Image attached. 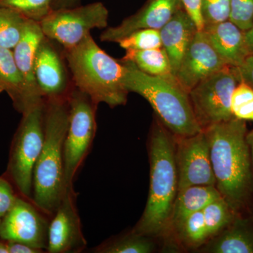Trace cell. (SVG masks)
Here are the masks:
<instances>
[{
	"label": "cell",
	"mask_w": 253,
	"mask_h": 253,
	"mask_svg": "<svg viewBox=\"0 0 253 253\" xmlns=\"http://www.w3.org/2000/svg\"><path fill=\"white\" fill-rule=\"evenodd\" d=\"M210 147L216 188L236 214L253 191V172L246 121L231 118L204 129Z\"/></svg>",
	"instance_id": "6da1fadb"
},
{
	"label": "cell",
	"mask_w": 253,
	"mask_h": 253,
	"mask_svg": "<svg viewBox=\"0 0 253 253\" xmlns=\"http://www.w3.org/2000/svg\"><path fill=\"white\" fill-rule=\"evenodd\" d=\"M68 99L44 100V139L33 172L32 202L47 215L56 212L68 192L63 147L69 123Z\"/></svg>",
	"instance_id": "7a4b0ae2"
},
{
	"label": "cell",
	"mask_w": 253,
	"mask_h": 253,
	"mask_svg": "<svg viewBox=\"0 0 253 253\" xmlns=\"http://www.w3.org/2000/svg\"><path fill=\"white\" fill-rule=\"evenodd\" d=\"M150 186L144 212L134 232L151 236L169 227L178 192L174 136L162 123H155L149 143Z\"/></svg>",
	"instance_id": "3957f363"
},
{
	"label": "cell",
	"mask_w": 253,
	"mask_h": 253,
	"mask_svg": "<svg viewBox=\"0 0 253 253\" xmlns=\"http://www.w3.org/2000/svg\"><path fill=\"white\" fill-rule=\"evenodd\" d=\"M64 56L73 84L94 104L104 103L114 108L126 104L129 91L123 81L124 63L101 49L91 34L64 50Z\"/></svg>",
	"instance_id": "277c9868"
},
{
	"label": "cell",
	"mask_w": 253,
	"mask_h": 253,
	"mask_svg": "<svg viewBox=\"0 0 253 253\" xmlns=\"http://www.w3.org/2000/svg\"><path fill=\"white\" fill-rule=\"evenodd\" d=\"M121 61L125 66L123 81L126 89L144 97L154 110L158 121L173 135L192 136L204 130L195 116L189 93L174 76H150L131 61Z\"/></svg>",
	"instance_id": "5b68a950"
},
{
	"label": "cell",
	"mask_w": 253,
	"mask_h": 253,
	"mask_svg": "<svg viewBox=\"0 0 253 253\" xmlns=\"http://www.w3.org/2000/svg\"><path fill=\"white\" fill-rule=\"evenodd\" d=\"M44 103L22 114L11 142L6 179L18 194L32 201L33 172L44 144Z\"/></svg>",
	"instance_id": "8992f818"
},
{
	"label": "cell",
	"mask_w": 253,
	"mask_h": 253,
	"mask_svg": "<svg viewBox=\"0 0 253 253\" xmlns=\"http://www.w3.org/2000/svg\"><path fill=\"white\" fill-rule=\"evenodd\" d=\"M68 99L69 123L63 147L65 181L68 191H74L75 176L85 159L96 134L97 106L75 86Z\"/></svg>",
	"instance_id": "52a82bcc"
},
{
	"label": "cell",
	"mask_w": 253,
	"mask_h": 253,
	"mask_svg": "<svg viewBox=\"0 0 253 253\" xmlns=\"http://www.w3.org/2000/svg\"><path fill=\"white\" fill-rule=\"evenodd\" d=\"M109 11L102 2L53 9L40 22L44 36L64 50L74 47L95 28L108 26Z\"/></svg>",
	"instance_id": "ba28073f"
},
{
	"label": "cell",
	"mask_w": 253,
	"mask_h": 253,
	"mask_svg": "<svg viewBox=\"0 0 253 253\" xmlns=\"http://www.w3.org/2000/svg\"><path fill=\"white\" fill-rule=\"evenodd\" d=\"M239 80L227 66L199 83L189 92L195 116L203 129L234 118L231 97Z\"/></svg>",
	"instance_id": "9c48e42d"
},
{
	"label": "cell",
	"mask_w": 253,
	"mask_h": 253,
	"mask_svg": "<svg viewBox=\"0 0 253 253\" xmlns=\"http://www.w3.org/2000/svg\"><path fill=\"white\" fill-rule=\"evenodd\" d=\"M174 138L178 191L191 186H216L205 131Z\"/></svg>",
	"instance_id": "30bf717a"
},
{
	"label": "cell",
	"mask_w": 253,
	"mask_h": 253,
	"mask_svg": "<svg viewBox=\"0 0 253 253\" xmlns=\"http://www.w3.org/2000/svg\"><path fill=\"white\" fill-rule=\"evenodd\" d=\"M44 214L32 201L18 196L14 206L1 218L0 239L46 251L49 222Z\"/></svg>",
	"instance_id": "8fae6325"
},
{
	"label": "cell",
	"mask_w": 253,
	"mask_h": 253,
	"mask_svg": "<svg viewBox=\"0 0 253 253\" xmlns=\"http://www.w3.org/2000/svg\"><path fill=\"white\" fill-rule=\"evenodd\" d=\"M56 45L44 37L37 51L35 74L44 100L68 99L74 87L64 50Z\"/></svg>",
	"instance_id": "7c38bea8"
},
{
	"label": "cell",
	"mask_w": 253,
	"mask_h": 253,
	"mask_svg": "<svg viewBox=\"0 0 253 253\" xmlns=\"http://www.w3.org/2000/svg\"><path fill=\"white\" fill-rule=\"evenodd\" d=\"M209 42L204 32L198 31L181 61L175 78L188 93L199 83L227 67Z\"/></svg>",
	"instance_id": "4fadbf2b"
},
{
	"label": "cell",
	"mask_w": 253,
	"mask_h": 253,
	"mask_svg": "<svg viewBox=\"0 0 253 253\" xmlns=\"http://www.w3.org/2000/svg\"><path fill=\"white\" fill-rule=\"evenodd\" d=\"M75 194L74 191H68L52 215L48 233V253H80L86 248Z\"/></svg>",
	"instance_id": "5bb4252c"
},
{
	"label": "cell",
	"mask_w": 253,
	"mask_h": 253,
	"mask_svg": "<svg viewBox=\"0 0 253 253\" xmlns=\"http://www.w3.org/2000/svg\"><path fill=\"white\" fill-rule=\"evenodd\" d=\"M181 9L184 7L181 0H147L135 14L125 18L117 26L106 28L100 36V40L118 43L139 30L160 31Z\"/></svg>",
	"instance_id": "9a60e30c"
},
{
	"label": "cell",
	"mask_w": 253,
	"mask_h": 253,
	"mask_svg": "<svg viewBox=\"0 0 253 253\" xmlns=\"http://www.w3.org/2000/svg\"><path fill=\"white\" fill-rule=\"evenodd\" d=\"M44 37L40 23L28 19L21 39L12 49L24 84L28 111L44 103L35 74L37 51Z\"/></svg>",
	"instance_id": "2e32d148"
},
{
	"label": "cell",
	"mask_w": 253,
	"mask_h": 253,
	"mask_svg": "<svg viewBox=\"0 0 253 253\" xmlns=\"http://www.w3.org/2000/svg\"><path fill=\"white\" fill-rule=\"evenodd\" d=\"M203 31L211 45L228 66L239 67L249 56L245 31L229 20L204 26Z\"/></svg>",
	"instance_id": "e0dca14e"
},
{
	"label": "cell",
	"mask_w": 253,
	"mask_h": 253,
	"mask_svg": "<svg viewBox=\"0 0 253 253\" xmlns=\"http://www.w3.org/2000/svg\"><path fill=\"white\" fill-rule=\"evenodd\" d=\"M159 31L162 46L167 53L175 77L176 71L198 28L185 10L181 9Z\"/></svg>",
	"instance_id": "ac0fdd59"
},
{
	"label": "cell",
	"mask_w": 253,
	"mask_h": 253,
	"mask_svg": "<svg viewBox=\"0 0 253 253\" xmlns=\"http://www.w3.org/2000/svg\"><path fill=\"white\" fill-rule=\"evenodd\" d=\"M212 253H253V219L236 214L204 249Z\"/></svg>",
	"instance_id": "d6986e66"
},
{
	"label": "cell",
	"mask_w": 253,
	"mask_h": 253,
	"mask_svg": "<svg viewBox=\"0 0 253 253\" xmlns=\"http://www.w3.org/2000/svg\"><path fill=\"white\" fill-rule=\"evenodd\" d=\"M222 197L215 186H191L179 190L176 195L169 226L179 231L186 218L203 211L210 203Z\"/></svg>",
	"instance_id": "ffe728a7"
},
{
	"label": "cell",
	"mask_w": 253,
	"mask_h": 253,
	"mask_svg": "<svg viewBox=\"0 0 253 253\" xmlns=\"http://www.w3.org/2000/svg\"><path fill=\"white\" fill-rule=\"evenodd\" d=\"M2 92L9 95L16 111L21 114L27 112L24 84L12 49L0 46V93Z\"/></svg>",
	"instance_id": "44dd1931"
},
{
	"label": "cell",
	"mask_w": 253,
	"mask_h": 253,
	"mask_svg": "<svg viewBox=\"0 0 253 253\" xmlns=\"http://www.w3.org/2000/svg\"><path fill=\"white\" fill-rule=\"evenodd\" d=\"M123 60L131 61L141 71L153 76L172 77L170 62L163 47L139 51H126Z\"/></svg>",
	"instance_id": "7402d4cb"
},
{
	"label": "cell",
	"mask_w": 253,
	"mask_h": 253,
	"mask_svg": "<svg viewBox=\"0 0 253 253\" xmlns=\"http://www.w3.org/2000/svg\"><path fill=\"white\" fill-rule=\"evenodd\" d=\"M28 18L0 5V46L13 49L21 39Z\"/></svg>",
	"instance_id": "603a6c76"
},
{
	"label": "cell",
	"mask_w": 253,
	"mask_h": 253,
	"mask_svg": "<svg viewBox=\"0 0 253 253\" xmlns=\"http://www.w3.org/2000/svg\"><path fill=\"white\" fill-rule=\"evenodd\" d=\"M154 244L147 236L132 232L122 237L101 245L94 252L100 253H150Z\"/></svg>",
	"instance_id": "cb8c5ba5"
},
{
	"label": "cell",
	"mask_w": 253,
	"mask_h": 253,
	"mask_svg": "<svg viewBox=\"0 0 253 253\" xmlns=\"http://www.w3.org/2000/svg\"><path fill=\"white\" fill-rule=\"evenodd\" d=\"M203 213L209 238L219 234L237 214L222 197L210 203L204 208Z\"/></svg>",
	"instance_id": "d4e9b609"
},
{
	"label": "cell",
	"mask_w": 253,
	"mask_h": 253,
	"mask_svg": "<svg viewBox=\"0 0 253 253\" xmlns=\"http://www.w3.org/2000/svg\"><path fill=\"white\" fill-rule=\"evenodd\" d=\"M55 0H0V5L40 23L54 9Z\"/></svg>",
	"instance_id": "484cf974"
},
{
	"label": "cell",
	"mask_w": 253,
	"mask_h": 253,
	"mask_svg": "<svg viewBox=\"0 0 253 253\" xmlns=\"http://www.w3.org/2000/svg\"><path fill=\"white\" fill-rule=\"evenodd\" d=\"M184 244L192 247L204 244L209 239L203 211H198L186 218L177 231Z\"/></svg>",
	"instance_id": "4316f807"
},
{
	"label": "cell",
	"mask_w": 253,
	"mask_h": 253,
	"mask_svg": "<svg viewBox=\"0 0 253 253\" xmlns=\"http://www.w3.org/2000/svg\"><path fill=\"white\" fill-rule=\"evenodd\" d=\"M118 43L126 51H139L162 47L160 31L154 29L134 31Z\"/></svg>",
	"instance_id": "83f0119b"
},
{
	"label": "cell",
	"mask_w": 253,
	"mask_h": 253,
	"mask_svg": "<svg viewBox=\"0 0 253 253\" xmlns=\"http://www.w3.org/2000/svg\"><path fill=\"white\" fill-rule=\"evenodd\" d=\"M231 111L238 119L253 121V88L244 82H239L233 92Z\"/></svg>",
	"instance_id": "f1b7e54d"
},
{
	"label": "cell",
	"mask_w": 253,
	"mask_h": 253,
	"mask_svg": "<svg viewBox=\"0 0 253 253\" xmlns=\"http://www.w3.org/2000/svg\"><path fill=\"white\" fill-rule=\"evenodd\" d=\"M201 14L204 26L229 21L230 0H201Z\"/></svg>",
	"instance_id": "f546056e"
},
{
	"label": "cell",
	"mask_w": 253,
	"mask_h": 253,
	"mask_svg": "<svg viewBox=\"0 0 253 253\" xmlns=\"http://www.w3.org/2000/svg\"><path fill=\"white\" fill-rule=\"evenodd\" d=\"M229 21L244 31L252 27L253 0H230Z\"/></svg>",
	"instance_id": "4dcf8cb0"
},
{
	"label": "cell",
	"mask_w": 253,
	"mask_h": 253,
	"mask_svg": "<svg viewBox=\"0 0 253 253\" xmlns=\"http://www.w3.org/2000/svg\"><path fill=\"white\" fill-rule=\"evenodd\" d=\"M18 194H16L14 186L6 177H0V218L4 217L14 206Z\"/></svg>",
	"instance_id": "1f68e13d"
},
{
	"label": "cell",
	"mask_w": 253,
	"mask_h": 253,
	"mask_svg": "<svg viewBox=\"0 0 253 253\" xmlns=\"http://www.w3.org/2000/svg\"><path fill=\"white\" fill-rule=\"evenodd\" d=\"M183 7L196 23L198 31H203L204 28L201 14V0H181Z\"/></svg>",
	"instance_id": "d6a6232c"
},
{
	"label": "cell",
	"mask_w": 253,
	"mask_h": 253,
	"mask_svg": "<svg viewBox=\"0 0 253 253\" xmlns=\"http://www.w3.org/2000/svg\"><path fill=\"white\" fill-rule=\"evenodd\" d=\"M239 82L253 88V55H249L239 67H234Z\"/></svg>",
	"instance_id": "836d02e7"
},
{
	"label": "cell",
	"mask_w": 253,
	"mask_h": 253,
	"mask_svg": "<svg viewBox=\"0 0 253 253\" xmlns=\"http://www.w3.org/2000/svg\"><path fill=\"white\" fill-rule=\"evenodd\" d=\"M9 253H41L42 250L36 249L29 245L16 241H6Z\"/></svg>",
	"instance_id": "e575fe53"
},
{
	"label": "cell",
	"mask_w": 253,
	"mask_h": 253,
	"mask_svg": "<svg viewBox=\"0 0 253 253\" xmlns=\"http://www.w3.org/2000/svg\"><path fill=\"white\" fill-rule=\"evenodd\" d=\"M245 40L250 55H253V25L249 30L245 31Z\"/></svg>",
	"instance_id": "d590c367"
},
{
	"label": "cell",
	"mask_w": 253,
	"mask_h": 253,
	"mask_svg": "<svg viewBox=\"0 0 253 253\" xmlns=\"http://www.w3.org/2000/svg\"><path fill=\"white\" fill-rule=\"evenodd\" d=\"M75 0H55L54 9L61 7H70Z\"/></svg>",
	"instance_id": "8d00e7d4"
},
{
	"label": "cell",
	"mask_w": 253,
	"mask_h": 253,
	"mask_svg": "<svg viewBox=\"0 0 253 253\" xmlns=\"http://www.w3.org/2000/svg\"><path fill=\"white\" fill-rule=\"evenodd\" d=\"M247 138L248 143H249L250 150H251V160H252V167H253V129L250 131H248L247 133Z\"/></svg>",
	"instance_id": "74e56055"
},
{
	"label": "cell",
	"mask_w": 253,
	"mask_h": 253,
	"mask_svg": "<svg viewBox=\"0 0 253 253\" xmlns=\"http://www.w3.org/2000/svg\"><path fill=\"white\" fill-rule=\"evenodd\" d=\"M0 253H9L7 244L6 241L2 240L0 241Z\"/></svg>",
	"instance_id": "f35d334b"
},
{
	"label": "cell",
	"mask_w": 253,
	"mask_h": 253,
	"mask_svg": "<svg viewBox=\"0 0 253 253\" xmlns=\"http://www.w3.org/2000/svg\"><path fill=\"white\" fill-rule=\"evenodd\" d=\"M1 219L0 218V224H1Z\"/></svg>",
	"instance_id": "ab89813d"
}]
</instances>
